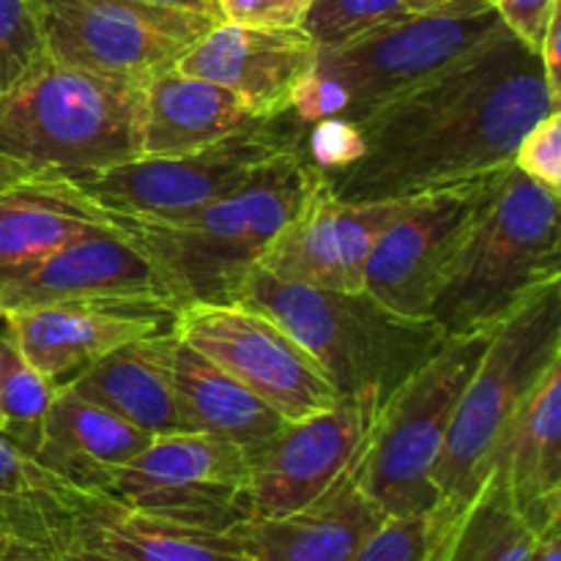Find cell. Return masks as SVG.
<instances>
[{"label":"cell","instance_id":"cell-1","mask_svg":"<svg viewBox=\"0 0 561 561\" xmlns=\"http://www.w3.org/2000/svg\"><path fill=\"white\" fill-rule=\"evenodd\" d=\"M561 102L540 55L499 33L356 121L365 153L327 175L340 201H409L510 168L520 137Z\"/></svg>","mask_w":561,"mask_h":561},{"label":"cell","instance_id":"cell-2","mask_svg":"<svg viewBox=\"0 0 561 561\" xmlns=\"http://www.w3.org/2000/svg\"><path fill=\"white\" fill-rule=\"evenodd\" d=\"M318 179L321 170L312 168L299 146L186 217L135 219L99 214L142 252L179 310L201 301H230L236 285L261 261L268 241L305 206Z\"/></svg>","mask_w":561,"mask_h":561},{"label":"cell","instance_id":"cell-3","mask_svg":"<svg viewBox=\"0 0 561 561\" xmlns=\"http://www.w3.org/2000/svg\"><path fill=\"white\" fill-rule=\"evenodd\" d=\"M146 80L49 58L0 96V168L16 181L104 170L140 157Z\"/></svg>","mask_w":561,"mask_h":561},{"label":"cell","instance_id":"cell-4","mask_svg":"<svg viewBox=\"0 0 561 561\" xmlns=\"http://www.w3.org/2000/svg\"><path fill=\"white\" fill-rule=\"evenodd\" d=\"M230 301L283 327L343 398L373 394L378 405L447 343L431 321L398 316L367 290L283 283L257 266L236 285Z\"/></svg>","mask_w":561,"mask_h":561},{"label":"cell","instance_id":"cell-5","mask_svg":"<svg viewBox=\"0 0 561 561\" xmlns=\"http://www.w3.org/2000/svg\"><path fill=\"white\" fill-rule=\"evenodd\" d=\"M559 279V195L510 168L455 255L427 321L447 340L491 332L515 307Z\"/></svg>","mask_w":561,"mask_h":561},{"label":"cell","instance_id":"cell-6","mask_svg":"<svg viewBox=\"0 0 561 561\" xmlns=\"http://www.w3.org/2000/svg\"><path fill=\"white\" fill-rule=\"evenodd\" d=\"M561 356V283L546 285L491 329L482 359L471 373L442 455L433 466L438 524L458 515L485 482L496 438L551 362Z\"/></svg>","mask_w":561,"mask_h":561},{"label":"cell","instance_id":"cell-7","mask_svg":"<svg viewBox=\"0 0 561 561\" xmlns=\"http://www.w3.org/2000/svg\"><path fill=\"white\" fill-rule=\"evenodd\" d=\"M488 337L491 332L449 337L378 405L362 453L359 482L383 518L422 515L436 507L433 466Z\"/></svg>","mask_w":561,"mask_h":561},{"label":"cell","instance_id":"cell-8","mask_svg":"<svg viewBox=\"0 0 561 561\" xmlns=\"http://www.w3.org/2000/svg\"><path fill=\"white\" fill-rule=\"evenodd\" d=\"M301 129L288 113L257 118L236 135L181 157H137L131 162L71 175H38L115 217L179 219L244 184L279 153L301 146ZM36 179V175H33Z\"/></svg>","mask_w":561,"mask_h":561},{"label":"cell","instance_id":"cell-9","mask_svg":"<svg viewBox=\"0 0 561 561\" xmlns=\"http://www.w3.org/2000/svg\"><path fill=\"white\" fill-rule=\"evenodd\" d=\"M504 31L491 0H447L405 11L348 44L318 49L312 75L340 93V118L356 124L378 104L431 80Z\"/></svg>","mask_w":561,"mask_h":561},{"label":"cell","instance_id":"cell-10","mask_svg":"<svg viewBox=\"0 0 561 561\" xmlns=\"http://www.w3.org/2000/svg\"><path fill=\"white\" fill-rule=\"evenodd\" d=\"M173 334L250 389L285 422L321 414L343 398L283 327L239 301L179 307Z\"/></svg>","mask_w":561,"mask_h":561},{"label":"cell","instance_id":"cell-11","mask_svg":"<svg viewBox=\"0 0 561 561\" xmlns=\"http://www.w3.org/2000/svg\"><path fill=\"white\" fill-rule=\"evenodd\" d=\"M93 491L142 513L228 529L247 524V453L208 433H164Z\"/></svg>","mask_w":561,"mask_h":561},{"label":"cell","instance_id":"cell-12","mask_svg":"<svg viewBox=\"0 0 561 561\" xmlns=\"http://www.w3.org/2000/svg\"><path fill=\"white\" fill-rule=\"evenodd\" d=\"M510 168L449 190L411 197L409 206L378 236L367 257V294L398 316L427 321L455 255Z\"/></svg>","mask_w":561,"mask_h":561},{"label":"cell","instance_id":"cell-13","mask_svg":"<svg viewBox=\"0 0 561 561\" xmlns=\"http://www.w3.org/2000/svg\"><path fill=\"white\" fill-rule=\"evenodd\" d=\"M49 58L77 69L148 80L206 36L217 20L135 0H36Z\"/></svg>","mask_w":561,"mask_h":561},{"label":"cell","instance_id":"cell-14","mask_svg":"<svg viewBox=\"0 0 561 561\" xmlns=\"http://www.w3.org/2000/svg\"><path fill=\"white\" fill-rule=\"evenodd\" d=\"M60 557L85 561H261L247 526H201L115 502L107 493L53 480Z\"/></svg>","mask_w":561,"mask_h":561},{"label":"cell","instance_id":"cell-15","mask_svg":"<svg viewBox=\"0 0 561 561\" xmlns=\"http://www.w3.org/2000/svg\"><path fill=\"white\" fill-rule=\"evenodd\" d=\"M378 400L348 394L307 420L285 422L247 453V524L272 520L316 502L337 482L370 438Z\"/></svg>","mask_w":561,"mask_h":561},{"label":"cell","instance_id":"cell-16","mask_svg":"<svg viewBox=\"0 0 561 561\" xmlns=\"http://www.w3.org/2000/svg\"><path fill=\"white\" fill-rule=\"evenodd\" d=\"M409 201H340L321 173L305 206L268 241L255 266L283 283L365 290L367 257Z\"/></svg>","mask_w":561,"mask_h":561},{"label":"cell","instance_id":"cell-17","mask_svg":"<svg viewBox=\"0 0 561 561\" xmlns=\"http://www.w3.org/2000/svg\"><path fill=\"white\" fill-rule=\"evenodd\" d=\"M0 318L27 365L64 387L102 356L173 332L175 310L146 301H69L0 312Z\"/></svg>","mask_w":561,"mask_h":561},{"label":"cell","instance_id":"cell-18","mask_svg":"<svg viewBox=\"0 0 561 561\" xmlns=\"http://www.w3.org/2000/svg\"><path fill=\"white\" fill-rule=\"evenodd\" d=\"M316 55L318 44L301 27L268 31L219 22L175 60V69L236 93L255 118H277L288 113Z\"/></svg>","mask_w":561,"mask_h":561},{"label":"cell","instance_id":"cell-19","mask_svg":"<svg viewBox=\"0 0 561 561\" xmlns=\"http://www.w3.org/2000/svg\"><path fill=\"white\" fill-rule=\"evenodd\" d=\"M69 301H146L175 310L151 263L113 228L71 241L25 277L0 288V312Z\"/></svg>","mask_w":561,"mask_h":561},{"label":"cell","instance_id":"cell-20","mask_svg":"<svg viewBox=\"0 0 561 561\" xmlns=\"http://www.w3.org/2000/svg\"><path fill=\"white\" fill-rule=\"evenodd\" d=\"M488 471L537 535L561 524V356L510 416Z\"/></svg>","mask_w":561,"mask_h":561},{"label":"cell","instance_id":"cell-21","mask_svg":"<svg viewBox=\"0 0 561 561\" xmlns=\"http://www.w3.org/2000/svg\"><path fill=\"white\" fill-rule=\"evenodd\" d=\"M365 453V449H362ZM362 453L327 493L296 513L252 520L247 535L261 561H354L383 515L359 482Z\"/></svg>","mask_w":561,"mask_h":561},{"label":"cell","instance_id":"cell-22","mask_svg":"<svg viewBox=\"0 0 561 561\" xmlns=\"http://www.w3.org/2000/svg\"><path fill=\"white\" fill-rule=\"evenodd\" d=\"M250 121L257 118L236 93L170 66L146 80L140 157L195 153L236 135Z\"/></svg>","mask_w":561,"mask_h":561},{"label":"cell","instance_id":"cell-23","mask_svg":"<svg viewBox=\"0 0 561 561\" xmlns=\"http://www.w3.org/2000/svg\"><path fill=\"white\" fill-rule=\"evenodd\" d=\"M173 332L137 340L102 356L69 387L148 436L186 433L170 373Z\"/></svg>","mask_w":561,"mask_h":561},{"label":"cell","instance_id":"cell-24","mask_svg":"<svg viewBox=\"0 0 561 561\" xmlns=\"http://www.w3.org/2000/svg\"><path fill=\"white\" fill-rule=\"evenodd\" d=\"M151 438L64 383L55 389L33 460L58 480L93 491L110 469L135 458Z\"/></svg>","mask_w":561,"mask_h":561},{"label":"cell","instance_id":"cell-25","mask_svg":"<svg viewBox=\"0 0 561 561\" xmlns=\"http://www.w3.org/2000/svg\"><path fill=\"white\" fill-rule=\"evenodd\" d=\"M104 228L110 225L102 214L49 179L36 175L0 186V288Z\"/></svg>","mask_w":561,"mask_h":561},{"label":"cell","instance_id":"cell-26","mask_svg":"<svg viewBox=\"0 0 561 561\" xmlns=\"http://www.w3.org/2000/svg\"><path fill=\"white\" fill-rule=\"evenodd\" d=\"M170 373L186 433H208L250 453L285 425L277 411L268 409L206 356L181 343L175 334Z\"/></svg>","mask_w":561,"mask_h":561},{"label":"cell","instance_id":"cell-27","mask_svg":"<svg viewBox=\"0 0 561 561\" xmlns=\"http://www.w3.org/2000/svg\"><path fill=\"white\" fill-rule=\"evenodd\" d=\"M433 526L427 561H529L540 537L520 518L493 471L458 515L444 524L433 518Z\"/></svg>","mask_w":561,"mask_h":561},{"label":"cell","instance_id":"cell-28","mask_svg":"<svg viewBox=\"0 0 561 561\" xmlns=\"http://www.w3.org/2000/svg\"><path fill=\"white\" fill-rule=\"evenodd\" d=\"M55 389L58 387L53 381H47L36 367L27 365L11 337L5 340L3 373H0V436L14 444L20 453H25L27 458H33L38 442H42Z\"/></svg>","mask_w":561,"mask_h":561},{"label":"cell","instance_id":"cell-29","mask_svg":"<svg viewBox=\"0 0 561 561\" xmlns=\"http://www.w3.org/2000/svg\"><path fill=\"white\" fill-rule=\"evenodd\" d=\"M409 9L411 0H312L301 31L318 49L340 47Z\"/></svg>","mask_w":561,"mask_h":561},{"label":"cell","instance_id":"cell-30","mask_svg":"<svg viewBox=\"0 0 561 561\" xmlns=\"http://www.w3.org/2000/svg\"><path fill=\"white\" fill-rule=\"evenodd\" d=\"M49 60L36 0H0V96Z\"/></svg>","mask_w":561,"mask_h":561},{"label":"cell","instance_id":"cell-31","mask_svg":"<svg viewBox=\"0 0 561 561\" xmlns=\"http://www.w3.org/2000/svg\"><path fill=\"white\" fill-rule=\"evenodd\" d=\"M60 559L53 520L44 507L0 502V561Z\"/></svg>","mask_w":561,"mask_h":561},{"label":"cell","instance_id":"cell-32","mask_svg":"<svg viewBox=\"0 0 561 561\" xmlns=\"http://www.w3.org/2000/svg\"><path fill=\"white\" fill-rule=\"evenodd\" d=\"M433 535L436 526L431 513L383 518L354 561H427Z\"/></svg>","mask_w":561,"mask_h":561},{"label":"cell","instance_id":"cell-33","mask_svg":"<svg viewBox=\"0 0 561 561\" xmlns=\"http://www.w3.org/2000/svg\"><path fill=\"white\" fill-rule=\"evenodd\" d=\"M513 164L518 173L540 184L551 195L561 192V110H553L551 115L531 126L520 137L518 148L513 153Z\"/></svg>","mask_w":561,"mask_h":561},{"label":"cell","instance_id":"cell-34","mask_svg":"<svg viewBox=\"0 0 561 561\" xmlns=\"http://www.w3.org/2000/svg\"><path fill=\"white\" fill-rule=\"evenodd\" d=\"M301 151L310 159L312 168L321 170L323 175H332L354 164L365 153V137L354 121H345L340 115L323 118L310 124L307 146L301 140Z\"/></svg>","mask_w":561,"mask_h":561},{"label":"cell","instance_id":"cell-35","mask_svg":"<svg viewBox=\"0 0 561 561\" xmlns=\"http://www.w3.org/2000/svg\"><path fill=\"white\" fill-rule=\"evenodd\" d=\"M49 482H53V474L47 469H42L36 460L27 458L14 444L0 436V502L33 504V507H44L49 513Z\"/></svg>","mask_w":561,"mask_h":561},{"label":"cell","instance_id":"cell-36","mask_svg":"<svg viewBox=\"0 0 561 561\" xmlns=\"http://www.w3.org/2000/svg\"><path fill=\"white\" fill-rule=\"evenodd\" d=\"M222 22L268 31L301 27L312 0H217Z\"/></svg>","mask_w":561,"mask_h":561},{"label":"cell","instance_id":"cell-37","mask_svg":"<svg viewBox=\"0 0 561 561\" xmlns=\"http://www.w3.org/2000/svg\"><path fill=\"white\" fill-rule=\"evenodd\" d=\"M491 3L502 16L504 27L535 53L540 49L548 20L559 9V0H491Z\"/></svg>","mask_w":561,"mask_h":561},{"label":"cell","instance_id":"cell-38","mask_svg":"<svg viewBox=\"0 0 561 561\" xmlns=\"http://www.w3.org/2000/svg\"><path fill=\"white\" fill-rule=\"evenodd\" d=\"M559 42H561V9H557L551 14V20H548V27L546 33H542V42H540V49H537V55H540V66H542V75H546V82H548V91H551V96L561 102V53H559Z\"/></svg>","mask_w":561,"mask_h":561},{"label":"cell","instance_id":"cell-39","mask_svg":"<svg viewBox=\"0 0 561 561\" xmlns=\"http://www.w3.org/2000/svg\"><path fill=\"white\" fill-rule=\"evenodd\" d=\"M140 5H151V9H168V11H184V14L208 16V20L222 22L217 0H135Z\"/></svg>","mask_w":561,"mask_h":561},{"label":"cell","instance_id":"cell-40","mask_svg":"<svg viewBox=\"0 0 561 561\" xmlns=\"http://www.w3.org/2000/svg\"><path fill=\"white\" fill-rule=\"evenodd\" d=\"M529 561H561V524L540 531Z\"/></svg>","mask_w":561,"mask_h":561},{"label":"cell","instance_id":"cell-41","mask_svg":"<svg viewBox=\"0 0 561 561\" xmlns=\"http://www.w3.org/2000/svg\"><path fill=\"white\" fill-rule=\"evenodd\" d=\"M447 0H411V9L409 11H422V9H433V5H442Z\"/></svg>","mask_w":561,"mask_h":561},{"label":"cell","instance_id":"cell-42","mask_svg":"<svg viewBox=\"0 0 561 561\" xmlns=\"http://www.w3.org/2000/svg\"><path fill=\"white\" fill-rule=\"evenodd\" d=\"M5 340H9V334H5L3 318H0V373H3V351H5Z\"/></svg>","mask_w":561,"mask_h":561},{"label":"cell","instance_id":"cell-43","mask_svg":"<svg viewBox=\"0 0 561 561\" xmlns=\"http://www.w3.org/2000/svg\"><path fill=\"white\" fill-rule=\"evenodd\" d=\"M14 175H11V173H5V170L3 168H0V186H9V184H14Z\"/></svg>","mask_w":561,"mask_h":561},{"label":"cell","instance_id":"cell-44","mask_svg":"<svg viewBox=\"0 0 561 561\" xmlns=\"http://www.w3.org/2000/svg\"><path fill=\"white\" fill-rule=\"evenodd\" d=\"M64 561H85V559H80V557H60Z\"/></svg>","mask_w":561,"mask_h":561},{"label":"cell","instance_id":"cell-45","mask_svg":"<svg viewBox=\"0 0 561 561\" xmlns=\"http://www.w3.org/2000/svg\"><path fill=\"white\" fill-rule=\"evenodd\" d=\"M36 561H64V559H36Z\"/></svg>","mask_w":561,"mask_h":561}]
</instances>
